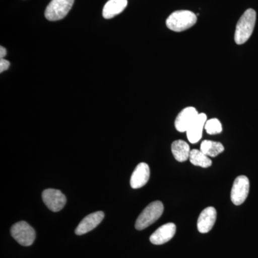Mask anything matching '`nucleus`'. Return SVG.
<instances>
[{"label": "nucleus", "mask_w": 258, "mask_h": 258, "mask_svg": "<svg viewBox=\"0 0 258 258\" xmlns=\"http://www.w3.org/2000/svg\"><path fill=\"white\" fill-rule=\"evenodd\" d=\"M198 17L189 10H178L169 15L166 25L169 30L174 32H182L195 25Z\"/></svg>", "instance_id": "obj_2"}, {"label": "nucleus", "mask_w": 258, "mask_h": 258, "mask_svg": "<svg viewBox=\"0 0 258 258\" xmlns=\"http://www.w3.org/2000/svg\"><path fill=\"white\" fill-rule=\"evenodd\" d=\"M217 220V211L213 207L205 208L199 216L198 229L201 233H208L211 231Z\"/></svg>", "instance_id": "obj_11"}, {"label": "nucleus", "mask_w": 258, "mask_h": 258, "mask_svg": "<svg viewBox=\"0 0 258 258\" xmlns=\"http://www.w3.org/2000/svg\"><path fill=\"white\" fill-rule=\"evenodd\" d=\"M163 212L164 205L161 202L155 201L149 204L137 218L135 224L136 229L137 230H143L152 225L160 218Z\"/></svg>", "instance_id": "obj_3"}, {"label": "nucleus", "mask_w": 258, "mask_h": 258, "mask_svg": "<svg viewBox=\"0 0 258 258\" xmlns=\"http://www.w3.org/2000/svg\"><path fill=\"white\" fill-rule=\"evenodd\" d=\"M249 181L246 176H239L234 181L231 190V200L234 205H241L248 196Z\"/></svg>", "instance_id": "obj_6"}, {"label": "nucleus", "mask_w": 258, "mask_h": 258, "mask_svg": "<svg viewBox=\"0 0 258 258\" xmlns=\"http://www.w3.org/2000/svg\"><path fill=\"white\" fill-rule=\"evenodd\" d=\"M205 129L206 130L207 133L210 135L220 134L222 132V123L217 118H212V119L207 120Z\"/></svg>", "instance_id": "obj_18"}, {"label": "nucleus", "mask_w": 258, "mask_h": 258, "mask_svg": "<svg viewBox=\"0 0 258 258\" xmlns=\"http://www.w3.org/2000/svg\"><path fill=\"white\" fill-rule=\"evenodd\" d=\"M171 152L176 161L184 162L189 159L191 150L189 144L184 141L176 140L171 144Z\"/></svg>", "instance_id": "obj_15"}, {"label": "nucleus", "mask_w": 258, "mask_h": 258, "mask_svg": "<svg viewBox=\"0 0 258 258\" xmlns=\"http://www.w3.org/2000/svg\"><path fill=\"white\" fill-rule=\"evenodd\" d=\"M190 162L195 166L203 168H208L212 166V160L198 149H192L189 154Z\"/></svg>", "instance_id": "obj_17"}, {"label": "nucleus", "mask_w": 258, "mask_h": 258, "mask_svg": "<svg viewBox=\"0 0 258 258\" xmlns=\"http://www.w3.org/2000/svg\"><path fill=\"white\" fill-rule=\"evenodd\" d=\"M104 217V212L101 211L90 214L80 222L79 226L76 227L75 232L76 235H83L91 232L101 223Z\"/></svg>", "instance_id": "obj_8"}, {"label": "nucleus", "mask_w": 258, "mask_h": 258, "mask_svg": "<svg viewBox=\"0 0 258 258\" xmlns=\"http://www.w3.org/2000/svg\"><path fill=\"white\" fill-rule=\"evenodd\" d=\"M199 113L194 107H186L176 118L175 128L179 132H186L198 118Z\"/></svg>", "instance_id": "obj_9"}, {"label": "nucleus", "mask_w": 258, "mask_h": 258, "mask_svg": "<svg viewBox=\"0 0 258 258\" xmlns=\"http://www.w3.org/2000/svg\"><path fill=\"white\" fill-rule=\"evenodd\" d=\"M10 63L9 61L5 60L4 58L0 60V72L3 73L9 69Z\"/></svg>", "instance_id": "obj_19"}, {"label": "nucleus", "mask_w": 258, "mask_h": 258, "mask_svg": "<svg viewBox=\"0 0 258 258\" xmlns=\"http://www.w3.org/2000/svg\"><path fill=\"white\" fill-rule=\"evenodd\" d=\"M42 198L47 208L54 212L60 211L67 202L64 194L60 190L55 189L44 190Z\"/></svg>", "instance_id": "obj_7"}, {"label": "nucleus", "mask_w": 258, "mask_h": 258, "mask_svg": "<svg viewBox=\"0 0 258 258\" xmlns=\"http://www.w3.org/2000/svg\"><path fill=\"white\" fill-rule=\"evenodd\" d=\"M74 0H52L47 5L45 16L49 21L63 19L74 5Z\"/></svg>", "instance_id": "obj_5"}, {"label": "nucleus", "mask_w": 258, "mask_h": 258, "mask_svg": "<svg viewBox=\"0 0 258 258\" xmlns=\"http://www.w3.org/2000/svg\"><path fill=\"white\" fill-rule=\"evenodd\" d=\"M176 227L175 224L166 223L161 226L151 235L150 242L152 244L161 245L169 242L175 235Z\"/></svg>", "instance_id": "obj_10"}, {"label": "nucleus", "mask_w": 258, "mask_h": 258, "mask_svg": "<svg viewBox=\"0 0 258 258\" xmlns=\"http://www.w3.org/2000/svg\"><path fill=\"white\" fill-rule=\"evenodd\" d=\"M208 118L205 113H199L198 118L193 122L186 131V136L190 143L196 144L203 137V129L205 128Z\"/></svg>", "instance_id": "obj_13"}, {"label": "nucleus", "mask_w": 258, "mask_h": 258, "mask_svg": "<svg viewBox=\"0 0 258 258\" xmlns=\"http://www.w3.org/2000/svg\"><path fill=\"white\" fill-rule=\"evenodd\" d=\"M7 55V50L4 47H0V57L1 59L4 58L5 56Z\"/></svg>", "instance_id": "obj_20"}, {"label": "nucleus", "mask_w": 258, "mask_h": 258, "mask_svg": "<svg viewBox=\"0 0 258 258\" xmlns=\"http://www.w3.org/2000/svg\"><path fill=\"white\" fill-rule=\"evenodd\" d=\"M256 22V12L248 9L244 12L236 25L235 41L237 45H242L249 40L253 32Z\"/></svg>", "instance_id": "obj_1"}, {"label": "nucleus", "mask_w": 258, "mask_h": 258, "mask_svg": "<svg viewBox=\"0 0 258 258\" xmlns=\"http://www.w3.org/2000/svg\"><path fill=\"white\" fill-rule=\"evenodd\" d=\"M11 235L19 244L23 246L31 245L36 237V233L28 222H17L11 227Z\"/></svg>", "instance_id": "obj_4"}, {"label": "nucleus", "mask_w": 258, "mask_h": 258, "mask_svg": "<svg viewBox=\"0 0 258 258\" xmlns=\"http://www.w3.org/2000/svg\"><path fill=\"white\" fill-rule=\"evenodd\" d=\"M150 177V169L146 163H140L136 167L131 177L130 184L133 189H139L146 185Z\"/></svg>", "instance_id": "obj_12"}, {"label": "nucleus", "mask_w": 258, "mask_h": 258, "mask_svg": "<svg viewBox=\"0 0 258 258\" xmlns=\"http://www.w3.org/2000/svg\"><path fill=\"white\" fill-rule=\"evenodd\" d=\"M225 147L220 142L213 141L205 140L200 146V151L205 155L210 157H215L224 152Z\"/></svg>", "instance_id": "obj_16"}, {"label": "nucleus", "mask_w": 258, "mask_h": 258, "mask_svg": "<svg viewBox=\"0 0 258 258\" xmlns=\"http://www.w3.org/2000/svg\"><path fill=\"white\" fill-rule=\"evenodd\" d=\"M128 5L127 0H109L103 10V17L111 19L121 13Z\"/></svg>", "instance_id": "obj_14"}]
</instances>
